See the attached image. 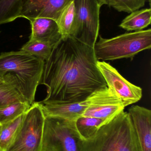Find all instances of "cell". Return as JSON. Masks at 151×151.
<instances>
[{"label":"cell","mask_w":151,"mask_h":151,"mask_svg":"<svg viewBox=\"0 0 151 151\" xmlns=\"http://www.w3.org/2000/svg\"><path fill=\"white\" fill-rule=\"evenodd\" d=\"M94 49L69 36L54 46L44 62L40 83L47 88L41 104L85 101L92 93L106 88Z\"/></svg>","instance_id":"6da1fadb"},{"label":"cell","mask_w":151,"mask_h":151,"mask_svg":"<svg viewBox=\"0 0 151 151\" xmlns=\"http://www.w3.org/2000/svg\"><path fill=\"white\" fill-rule=\"evenodd\" d=\"M79 151H142L132 120L122 111L88 140H79Z\"/></svg>","instance_id":"7a4b0ae2"},{"label":"cell","mask_w":151,"mask_h":151,"mask_svg":"<svg viewBox=\"0 0 151 151\" xmlns=\"http://www.w3.org/2000/svg\"><path fill=\"white\" fill-rule=\"evenodd\" d=\"M44 62L20 50L3 52L0 55V74L14 76L22 95L32 105L41 80Z\"/></svg>","instance_id":"3957f363"},{"label":"cell","mask_w":151,"mask_h":151,"mask_svg":"<svg viewBox=\"0 0 151 151\" xmlns=\"http://www.w3.org/2000/svg\"><path fill=\"white\" fill-rule=\"evenodd\" d=\"M94 45V52L98 61H113L133 58L139 52L151 47V29L126 33L111 39L98 35Z\"/></svg>","instance_id":"277c9868"},{"label":"cell","mask_w":151,"mask_h":151,"mask_svg":"<svg viewBox=\"0 0 151 151\" xmlns=\"http://www.w3.org/2000/svg\"><path fill=\"white\" fill-rule=\"evenodd\" d=\"M45 115L39 102H34L24 114L21 125L5 151H42Z\"/></svg>","instance_id":"5b68a950"},{"label":"cell","mask_w":151,"mask_h":151,"mask_svg":"<svg viewBox=\"0 0 151 151\" xmlns=\"http://www.w3.org/2000/svg\"><path fill=\"white\" fill-rule=\"evenodd\" d=\"M75 122L45 116L42 151H79Z\"/></svg>","instance_id":"8992f818"},{"label":"cell","mask_w":151,"mask_h":151,"mask_svg":"<svg viewBox=\"0 0 151 151\" xmlns=\"http://www.w3.org/2000/svg\"><path fill=\"white\" fill-rule=\"evenodd\" d=\"M76 12V25L72 37L93 48L100 28V8L97 0H73Z\"/></svg>","instance_id":"52a82bcc"},{"label":"cell","mask_w":151,"mask_h":151,"mask_svg":"<svg viewBox=\"0 0 151 151\" xmlns=\"http://www.w3.org/2000/svg\"><path fill=\"white\" fill-rule=\"evenodd\" d=\"M85 100L87 106L82 116L101 119L105 124L125 107L116 93L108 87L94 91Z\"/></svg>","instance_id":"ba28073f"},{"label":"cell","mask_w":151,"mask_h":151,"mask_svg":"<svg viewBox=\"0 0 151 151\" xmlns=\"http://www.w3.org/2000/svg\"><path fill=\"white\" fill-rule=\"evenodd\" d=\"M97 65L107 87L116 93L125 107L142 99V89L141 87L129 82L108 63L98 61Z\"/></svg>","instance_id":"9c48e42d"},{"label":"cell","mask_w":151,"mask_h":151,"mask_svg":"<svg viewBox=\"0 0 151 151\" xmlns=\"http://www.w3.org/2000/svg\"><path fill=\"white\" fill-rule=\"evenodd\" d=\"M73 0H23L20 18L28 20L48 18L56 21L64 8Z\"/></svg>","instance_id":"30bf717a"},{"label":"cell","mask_w":151,"mask_h":151,"mask_svg":"<svg viewBox=\"0 0 151 151\" xmlns=\"http://www.w3.org/2000/svg\"><path fill=\"white\" fill-rule=\"evenodd\" d=\"M128 113L138 137L142 151H151V111L145 107L134 105Z\"/></svg>","instance_id":"8fae6325"},{"label":"cell","mask_w":151,"mask_h":151,"mask_svg":"<svg viewBox=\"0 0 151 151\" xmlns=\"http://www.w3.org/2000/svg\"><path fill=\"white\" fill-rule=\"evenodd\" d=\"M31 23L30 40L48 43L54 47L62 39L56 21L48 18H36L29 20Z\"/></svg>","instance_id":"7c38bea8"},{"label":"cell","mask_w":151,"mask_h":151,"mask_svg":"<svg viewBox=\"0 0 151 151\" xmlns=\"http://www.w3.org/2000/svg\"><path fill=\"white\" fill-rule=\"evenodd\" d=\"M39 103L45 116L58 117L70 122H75L82 116L87 106L86 100L71 103Z\"/></svg>","instance_id":"4fadbf2b"},{"label":"cell","mask_w":151,"mask_h":151,"mask_svg":"<svg viewBox=\"0 0 151 151\" xmlns=\"http://www.w3.org/2000/svg\"><path fill=\"white\" fill-rule=\"evenodd\" d=\"M19 102H28L21 93L15 76L10 74L7 81L0 84V109Z\"/></svg>","instance_id":"5bb4252c"},{"label":"cell","mask_w":151,"mask_h":151,"mask_svg":"<svg viewBox=\"0 0 151 151\" xmlns=\"http://www.w3.org/2000/svg\"><path fill=\"white\" fill-rule=\"evenodd\" d=\"M151 22V8L142 9L131 12L119 26L127 31L138 32L148 27Z\"/></svg>","instance_id":"9a60e30c"},{"label":"cell","mask_w":151,"mask_h":151,"mask_svg":"<svg viewBox=\"0 0 151 151\" xmlns=\"http://www.w3.org/2000/svg\"><path fill=\"white\" fill-rule=\"evenodd\" d=\"M56 22L62 39L73 36L76 25V12L73 1L63 10Z\"/></svg>","instance_id":"2e32d148"},{"label":"cell","mask_w":151,"mask_h":151,"mask_svg":"<svg viewBox=\"0 0 151 151\" xmlns=\"http://www.w3.org/2000/svg\"><path fill=\"white\" fill-rule=\"evenodd\" d=\"M105 124L101 119L81 116L75 122V127L80 140L85 141L93 137Z\"/></svg>","instance_id":"e0dca14e"},{"label":"cell","mask_w":151,"mask_h":151,"mask_svg":"<svg viewBox=\"0 0 151 151\" xmlns=\"http://www.w3.org/2000/svg\"><path fill=\"white\" fill-rule=\"evenodd\" d=\"M24 114L0 125V151H5L13 141L23 121Z\"/></svg>","instance_id":"ac0fdd59"},{"label":"cell","mask_w":151,"mask_h":151,"mask_svg":"<svg viewBox=\"0 0 151 151\" xmlns=\"http://www.w3.org/2000/svg\"><path fill=\"white\" fill-rule=\"evenodd\" d=\"M23 0H0V25L20 18Z\"/></svg>","instance_id":"d6986e66"},{"label":"cell","mask_w":151,"mask_h":151,"mask_svg":"<svg viewBox=\"0 0 151 151\" xmlns=\"http://www.w3.org/2000/svg\"><path fill=\"white\" fill-rule=\"evenodd\" d=\"M53 47L48 43L29 40L22 46L20 50L28 53L45 62L50 56Z\"/></svg>","instance_id":"ffe728a7"},{"label":"cell","mask_w":151,"mask_h":151,"mask_svg":"<svg viewBox=\"0 0 151 151\" xmlns=\"http://www.w3.org/2000/svg\"><path fill=\"white\" fill-rule=\"evenodd\" d=\"M27 102L12 103L0 109V125L15 119L25 114L31 106Z\"/></svg>","instance_id":"44dd1931"},{"label":"cell","mask_w":151,"mask_h":151,"mask_svg":"<svg viewBox=\"0 0 151 151\" xmlns=\"http://www.w3.org/2000/svg\"><path fill=\"white\" fill-rule=\"evenodd\" d=\"M150 0H114L110 7L118 12L130 13L142 8Z\"/></svg>","instance_id":"7402d4cb"},{"label":"cell","mask_w":151,"mask_h":151,"mask_svg":"<svg viewBox=\"0 0 151 151\" xmlns=\"http://www.w3.org/2000/svg\"><path fill=\"white\" fill-rule=\"evenodd\" d=\"M101 6L103 5H109L111 6V4L114 0H97Z\"/></svg>","instance_id":"603a6c76"},{"label":"cell","mask_w":151,"mask_h":151,"mask_svg":"<svg viewBox=\"0 0 151 151\" xmlns=\"http://www.w3.org/2000/svg\"><path fill=\"white\" fill-rule=\"evenodd\" d=\"M10 76V74L7 73L4 75H2L0 74V84L7 81Z\"/></svg>","instance_id":"cb8c5ba5"}]
</instances>
